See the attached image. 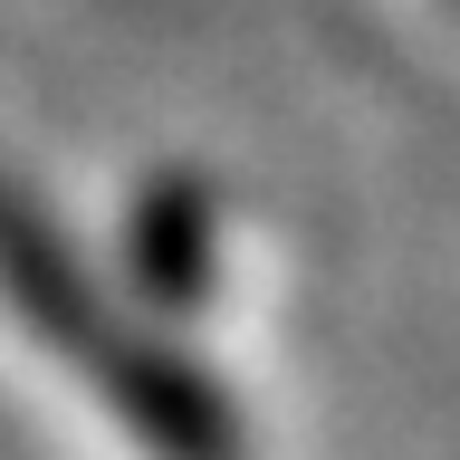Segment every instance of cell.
Instances as JSON below:
<instances>
[{"label": "cell", "instance_id": "obj_1", "mask_svg": "<svg viewBox=\"0 0 460 460\" xmlns=\"http://www.w3.org/2000/svg\"><path fill=\"white\" fill-rule=\"evenodd\" d=\"M0 307H10V326H20L39 355L77 365L86 394H106V412H125V422L154 431V441L211 451V422H201V402L182 394L164 365H144V345H125L106 316L86 307V288H67V269H58V259L29 240V221L10 211V201H0Z\"/></svg>", "mask_w": 460, "mask_h": 460}]
</instances>
